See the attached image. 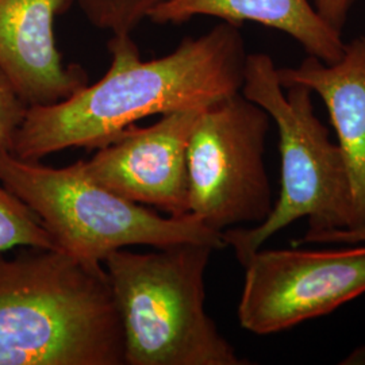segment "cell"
I'll return each instance as SVG.
<instances>
[{
  "label": "cell",
  "mask_w": 365,
  "mask_h": 365,
  "mask_svg": "<svg viewBox=\"0 0 365 365\" xmlns=\"http://www.w3.org/2000/svg\"><path fill=\"white\" fill-rule=\"evenodd\" d=\"M108 51L99 81L60 103L27 107L13 156L38 163L69 148L99 149L144 118L205 110L241 92L248 57L240 26L227 22L150 61L130 34L113 36Z\"/></svg>",
  "instance_id": "6da1fadb"
},
{
  "label": "cell",
  "mask_w": 365,
  "mask_h": 365,
  "mask_svg": "<svg viewBox=\"0 0 365 365\" xmlns=\"http://www.w3.org/2000/svg\"><path fill=\"white\" fill-rule=\"evenodd\" d=\"M0 365H125L103 264L57 249L0 253Z\"/></svg>",
  "instance_id": "7a4b0ae2"
},
{
  "label": "cell",
  "mask_w": 365,
  "mask_h": 365,
  "mask_svg": "<svg viewBox=\"0 0 365 365\" xmlns=\"http://www.w3.org/2000/svg\"><path fill=\"white\" fill-rule=\"evenodd\" d=\"M149 253L111 252L106 272L125 337V365H245L205 309L217 248L185 242Z\"/></svg>",
  "instance_id": "3957f363"
},
{
  "label": "cell",
  "mask_w": 365,
  "mask_h": 365,
  "mask_svg": "<svg viewBox=\"0 0 365 365\" xmlns=\"http://www.w3.org/2000/svg\"><path fill=\"white\" fill-rule=\"evenodd\" d=\"M241 93L277 126L282 188L265 221L223 232L226 247L233 248L242 265L272 235L302 218H307V233L348 229L352 202L346 164L315 114L313 92L300 84L283 88L272 57L250 53Z\"/></svg>",
  "instance_id": "277c9868"
},
{
  "label": "cell",
  "mask_w": 365,
  "mask_h": 365,
  "mask_svg": "<svg viewBox=\"0 0 365 365\" xmlns=\"http://www.w3.org/2000/svg\"><path fill=\"white\" fill-rule=\"evenodd\" d=\"M0 182L38 215L57 248L91 264H103L111 252L131 245L226 248L223 233L192 215L165 218L96 184L84 160L51 168L0 149Z\"/></svg>",
  "instance_id": "5b68a950"
},
{
  "label": "cell",
  "mask_w": 365,
  "mask_h": 365,
  "mask_svg": "<svg viewBox=\"0 0 365 365\" xmlns=\"http://www.w3.org/2000/svg\"><path fill=\"white\" fill-rule=\"evenodd\" d=\"M272 119L241 92L205 108L187 148L190 215L223 233L272 211L264 153Z\"/></svg>",
  "instance_id": "8992f818"
},
{
  "label": "cell",
  "mask_w": 365,
  "mask_h": 365,
  "mask_svg": "<svg viewBox=\"0 0 365 365\" xmlns=\"http://www.w3.org/2000/svg\"><path fill=\"white\" fill-rule=\"evenodd\" d=\"M242 267L238 321L257 336L324 317L365 294V245L339 250L259 249Z\"/></svg>",
  "instance_id": "52a82bcc"
},
{
  "label": "cell",
  "mask_w": 365,
  "mask_h": 365,
  "mask_svg": "<svg viewBox=\"0 0 365 365\" xmlns=\"http://www.w3.org/2000/svg\"><path fill=\"white\" fill-rule=\"evenodd\" d=\"M202 111L165 114L148 128L131 125L84 161L86 173L126 200L172 218L190 215L187 148Z\"/></svg>",
  "instance_id": "ba28073f"
},
{
  "label": "cell",
  "mask_w": 365,
  "mask_h": 365,
  "mask_svg": "<svg viewBox=\"0 0 365 365\" xmlns=\"http://www.w3.org/2000/svg\"><path fill=\"white\" fill-rule=\"evenodd\" d=\"M66 0H0V71L26 105L51 106L88 86L87 72L66 64L54 19Z\"/></svg>",
  "instance_id": "9c48e42d"
},
{
  "label": "cell",
  "mask_w": 365,
  "mask_h": 365,
  "mask_svg": "<svg viewBox=\"0 0 365 365\" xmlns=\"http://www.w3.org/2000/svg\"><path fill=\"white\" fill-rule=\"evenodd\" d=\"M283 88L300 84L327 106L346 164L352 222L348 229L365 226V37L345 42L336 63L307 56L299 66L277 68Z\"/></svg>",
  "instance_id": "30bf717a"
},
{
  "label": "cell",
  "mask_w": 365,
  "mask_h": 365,
  "mask_svg": "<svg viewBox=\"0 0 365 365\" xmlns=\"http://www.w3.org/2000/svg\"><path fill=\"white\" fill-rule=\"evenodd\" d=\"M196 16L237 26L253 22L271 27L327 64L339 60L345 48L342 33L327 24L310 0H167L149 19L157 25H182Z\"/></svg>",
  "instance_id": "8fae6325"
},
{
  "label": "cell",
  "mask_w": 365,
  "mask_h": 365,
  "mask_svg": "<svg viewBox=\"0 0 365 365\" xmlns=\"http://www.w3.org/2000/svg\"><path fill=\"white\" fill-rule=\"evenodd\" d=\"M16 247L60 250L38 215L0 185V253Z\"/></svg>",
  "instance_id": "7c38bea8"
},
{
  "label": "cell",
  "mask_w": 365,
  "mask_h": 365,
  "mask_svg": "<svg viewBox=\"0 0 365 365\" xmlns=\"http://www.w3.org/2000/svg\"><path fill=\"white\" fill-rule=\"evenodd\" d=\"M167 0H76L92 26L113 36L131 34L144 19Z\"/></svg>",
  "instance_id": "4fadbf2b"
},
{
  "label": "cell",
  "mask_w": 365,
  "mask_h": 365,
  "mask_svg": "<svg viewBox=\"0 0 365 365\" xmlns=\"http://www.w3.org/2000/svg\"><path fill=\"white\" fill-rule=\"evenodd\" d=\"M26 105L18 98L13 86L0 71V149L10 152L13 149L14 137L22 123Z\"/></svg>",
  "instance_id": "5bb4252c"
},
{
  "label": "cell",
  "mask_w": 365,
  "mask_h": 365,
  "mask_svg": "<svg viewBox=\"0 0 365 365\" xmlns=\"http://www.w3.org/2000/svg\"><path fill=\"white\" fill-rule=\"evenodd\" d=\"M365 242V226L359 229H334L318 233H304L303 237L292 241L294 248L306 244H360Z\"/></svg>",
  "instance_id": "9a60e30c"
},
{
  "label": "cell",
  "mask_w": 365,
  "mask_h": 365,
  "mask_svg": "<svg viewBox=\"0 0 365 365\" xmlns=\"http://www.w3.org/2000/svg\"><path fill=\"white\" fill-rule=\"evenodd\" d=\"M357 0H314V7L327 24L342 33Z\"/></svg>",
  "instance_id": "2e32d148"
}]
</instances>
